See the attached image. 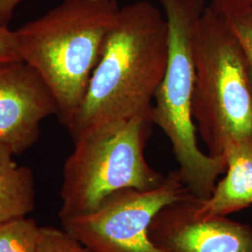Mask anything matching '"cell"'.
<instances>
[{
    "instance_id": "7c38bea8",
    "label": "cell",
    "mask_w": 252,
    "mask_h": 252,
    "mask_svg": "<svg viewBox=\"0 0 252 252\" xmlns=\"http://www.w3.org/2000/svg\"><path fill=\"white\" fill-rule=\"evenodd\" d=\"M219 11L225 18L242 48L252 102V6Z\"/></svg>"
},
{
    "instance_id": "6da1fadb",
    "label": "cell",
    "mask_w": 252,
    "mask_h": 252,
    "mask_svg": "<svg viewBox=\"0 0 252 252\" xmlns=\"http://www.w3.org/2000/svg\"><path fill=\"white\" fill-rule=\"evenodd\" d=\"M165 15L152 2L122 7L81 106L66 128L73 140L93 126L140 118L153 123V102L168 63Z\"/></svg>"
},
{
    "instance_id": "52a82bcc",
    "label": "cell",
    "mask_w": 252,
    "mask_h": 252,
    "mask_svg": "<svg viewBox=\"0 0 252 252\" xmlns=\"http://www.w3.org/2000/svg\"><path fill=\"white\" fill-rule=\"evenodd\" d=\"M197 198L190 193L153 218L150 237L161 252H252V228L227 216L196 214Z\"/></svg>"
},
{
    "instance_id": "8fae6325",
    "label": "cell",
    "mask_w": 252,
    "mask_h": 252,
    "mask_svg": "<svg viewBox=\"0 0 252 252\" xmlns=\"http://www.w3.org/2000/svg\"><path fill=\"white\" fill-rule=\"evenodd\" d=\"M39 230L26 217L0 223V252H36Z\"/></svg>"
},
{
    "instance_id": "30bf717a",
    "label": "cell",
    "mask_w": 252,
    "mask_h": 252,
    "mask_svg": "<svg viewBox=\"0 0 252 252\" xmlns=\"http://www.w3.org/2000/svg\"><path fill=\"white\" fill-rule=\"evenodd\" d=\"M8 145L0 142V223L26 217L35 207L32 171L14 161Z\"/></svg>"
},
{
    "instance_id": "2e32d148",
    "label": "cell",
    "mask_w": 252,
    "mask_h": 252,
    "mask_svg": "<svg viewBox=\"0 0 252 252\" xmlns=\"http://www.w3.org/2000/svg\"><path fill=\"white\" fill-rule=\"evenodd\" d=\"M210 5L219 10L252 7V0H211Z\"/></svg>"
},
{
    "instance_id": "5bb4252c",
    "label": "cell",
    "mask_w": 252,
    "mask_h": 252,
    "mask_svg": "<svg viewBox=\"0 0 252 252\" xmlns=\"http://www.w3.org/2000/svg\"><path fill=\"white\" fill-rule=\"evenodd\" d=\"M22 61L15 31L0 26V66Z\"/></svg>"
},
{
    "instance_id": "7a4b0ae2",
    "label": "cell",
    "mask_w": 252,
    "mask_h": 252,
    "mask_svg": "<svg viewBox=\"0 0 252 252\" xmlns=\"http://www.w3.org/2000/svg\"><path fill=\"white\" fill-rule=\"evenodd\" d=\"M120 9L117 0H63L15 31L23 62L52 92L65 128L85 96Z\"/></svg>"
},
{
    "instance_id": "5b68a950",
    "label": "cell",
    "mask_w": 252,
    "mask_h": 252,
    "mask_svg": "<svg viewBox=\"0 0 252 252\" xmlns=\"http://www.w3.org/2000/svg\"><path fill=\"white\" fill-rule=\"evenodd\" d=\"M168 24L169 53L164 77L153 102V125L168 137L179 172L190 192L210 196L218 178L225 173L224 156L213 157L199 149L191 112L194 81L192 38L206 0H159Z\"/></svg>"
},
{
    "instance_id": "277c9868",
    "label": "cell",
    "mask_w": 252,
    "mask_h": 252,
    "mask_svg": "<svg viewBox=\"0 0 252 252\" xmlns=\"http://www.w3.org/2000/svg\"><path fill=\"white\" fill-rule=\"evenodd\" d=\"M153 123L140 118L93 126L74 139L60 189L61 220L94 211L113 192L149 189L164 176L148 163L145 148Z\"/></svg>"
},
{
    "instance_id": "3957f363",
    "label": "cell",
    "mask_w": 252,
    "mask_h": 252,
    "mask_svg": "<svg viewBox=\"0 0 252 252\" xmlns=\"http://www.w3.org/2000/svg\"><path fill=\"white\" fill-rule=\"evenodd\" d=\"M191 112L210 156L227 146L252 142V102L241 45L212 5L201 14L192 38Z\"/></svg>"
},
{
    "instance_id": "9c48e42d",
    "label": "cell",
    "mask_w": 252,
    "mask_h": 252,
    "mask_svg": "<svg viewBox=\"0 0 252 252\" xmlns=\"http://www.w3.org/2000/svg\"><path fill=\"white\" fill-rule=\"evenodd\" d=\"M223 156L225 177L217 182L208 198H197L198 216H228L252 205V142L229 145Z\"/></svg>"
},
{
    "instance_id": "ba28073f",
    "label": "cell",
    "mask_w": 252,
    "mask_h": 252,
    "mask_svg": "<svg viewBox=\"0 0 252 252\" xmlns=\"http://www.w3.org/2000/svg\"><path fill=\"white\" fill-rule=\"evenodd\" d=\"M58 108L52 92L25 62L0 66V142L15 155L36 143L40 125Z\"/></svg>"
},
{
    "instance_id": "9a60e30c",
    "label": "cell",
    "mask_w": 252,
    "mask_h": 252,
    "mask_svg": "<svg viewBox=\"0 0 252 252\" xmlns=\"http://www.w3.org/2000/svg\"><path fill=\"white\" fill-rule=\"evenodd\" d=\"M22 0H0V26L8 27L13 12Z\"/></svg>"
},
{
    "instance_id": "4fadbf2b",
    "label": "cell",
    "mask_w": 252,
    "mask_h": 252,
    "mask_svg": "<svg viewBox=\"0 0 252 252\" xmlns=\"http://www.w3.org/2000/svg\"><path fill=\"white\" fill-rule=\"evenodd\" d=\"M36 252H94L64 229L40 227Z\"/></svg>"
},
{
    "instance_id": "8992f818",
    "label": "cell",
    "mask_w": 252,
    "mask_h": 252,
    "mask_svg": "<svg viewBox=\"0 0 252 252\" xmlns=\"http://www.w3.org/2000/svg\"><path fill=\"white\" fill-rule=\"evenodd\" d=\"M190 193L177 169L153 189L118 190L94 211L61 222L93 252H161L150 237L153 218L162 207Z\"/></svg>"
}]
</instances>
